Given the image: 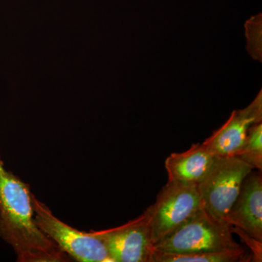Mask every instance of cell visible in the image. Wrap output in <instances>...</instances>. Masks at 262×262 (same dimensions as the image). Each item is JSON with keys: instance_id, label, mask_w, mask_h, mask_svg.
I'll return each instance as SVG.
<instances>
[{"instance_id": "2", "label": "cell", "mask_w": 262, "mask_h": 262, "mask_svg": "<svg viewBox=\"0 0 262 262\" xmlns=\"http://www.w3.org/2000/svg\"><path fill=\"white\" fill-rule=\"evenodd\" d=\"M232 234V226L215 220L202 208L173 233L155 245V249L164 253H190L242 248Z\"/></svg>"}, {"instance_id": "5", "label": "cell", "mask_w": 262, "mask_h": 262, "mask_svg": "<svg viewBox=\"0 0 262 262\" xmlns=\"http://www.w3.org/2000/svg\"><path fill=\"white\" fill-rule=\"evenodd\" d=\"M32 202L39 228L71 258L80 262H113L107 248L94 231H80L62 222L33 194Z\"/></svg>"}, {"instance_id": "3", "label": "cell", "mask_w": 262, "mask_h": 262, "mask_svg": "<svg viewBox=\"0 0 262 262\" xmlns=\"http://www.w3.org/2000/svg\"><path fill=\"white\" fill-rule=\"evenodd\" d=\"M203 208L196 185L168 182L146 209L155 246L184 225Z\"/></svg>"}, {"instance_id": "10", "label": "cell", "mask_w": 262, "mask_h": 262, "mask_svg": "<svg viewBox=\"0 0 262 262\" xmlns=\"http://www.w3.org/2000/svg\"><path fill=\"white\" fill-rule=\"evenodd\" d=\"M252 255L244 247L213 252L190 253H164L155 250L152 262H247Z\"/></svg>"}, {"instance_id": "8", "label": "cell", "mask_w": 262, "mask_h": 262, "mask_svg": "<svg viewBox=\"0 0 262 262\" xmlns=\"http://www.w3.org/2000/svg\"><path fill=\"white\" fill-rule=\"evenodd\" d=\"M261 171L250 172L225 222L262 242Z\"/></svg>"}, {"instance_id": "11", "label": "cell", "mask_w": 262, "mask_h": 262, "mask_svg": "<svg viewBox=\"0 0 262 262\" xmlns=\"http://www.w3.org/2000/svg\"><path fill=\"white\" fill-rule=\"evenodd\" d=\"M252 167L253 170L262 169V123L253 124L248 129L244 145L235 155Z\"/></svg>"}, {"instance_id": "9", "label": "cell", "mask_w": 262, "mask_h": 262, "mask_svg": "<svg viewBox=\"0 0 262 262\" xmlns=\"http://www.w3.org/2000/svg\"><path fill=\"white\" fill-rule=\"evenodd\" d=\"M216 158L203 143L193 144L183 152L172 153L165 162L168 182L198 186Z\"/></svg>"}, {"instance_id": "4", "label": "cell", "mask_w": 262, "mask_h": 262, "mask_svg": "<svg viewBox=\"0 0 262 262\" xmlns=\"http://www.w3.org/2000/svg\"><path fill=\"white\" fill-rule=\"evenodd\" d=\"M253 170L251 165L237 157H217L198 185L203 209L215 220L225 222L244 179Z\"/></svg>"}, {"instance_id": "1", "label": "cell", "mask_w": 262, "mask_h": 262, "mask_svg": "<svg viewBox=\"0 0 262 262\" xmlns=\"http://www.w3.org/2000/svg\"><path fill=\"white\" fill-rule=\"evenodd\" d=\"M28 184L5 168L0 157V237L19 262H65L71 258L39 228Z\"/></svg>"}, {"instance_id": "7", "label": "cell", "mask_w": 262, "mask_h": 262, "mask_svg": "<svg viewBox=\"0 0 262 262\" xmlns=\"http://www.w3.org/2000/svg\"><path fill=\"white\" fill-rule=\"evenodd\" d=\"M262 120V91L243 110H234L227 122L203 142L216 157L235 156L249 127Z\"/></svg>"}, {"instance_id": "12", "label": "cell", "mask_w": 262, "mask_h": 262, "mask_svg": "<svg viewBox=\"0 0 262 262\" xmlns=\"http://www.w3.org/2000/svg\"><path fill=\"white\" fill-rule=\"evenodd\" d=\"M232 232H237L239 237L243 238L245 241V244L249 246L251 251H252V261H262V242L257 241V239L253 238L251 236L248 235L244 231L237 227H232Z\"/></svg>"}, {"instance_id": "6", "label": "cell", "mask_w": 262, "mask_h": 262, "mask_svg": "<svg viewBox=\"0 0 262 262\" xmlns=\"http://www.w3.org/2000/svg\"><path fill=\"white\" fill-rule=\"evenodd\" d=\"M94 231L113 262H152L155 251L146 210L137 218L114 228Z\"/></svg>"}]
</instances>
